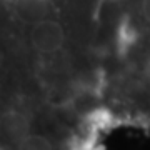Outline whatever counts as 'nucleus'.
Instances as JSON below:
<instances>
[{
    "mask_svg": "<svg viewBox=\"0 0 150 150\" xmlns=\"http://www.w3.org/2000/svg\"><path fill=\"white\" fill-rule=\"evenodd\" d=\"M30 40L40 52H54L64 42V30L54 20H40L33 23Z\"/></svg>",
    "mask_w": 150,
    "mask_h": 150,
    "instance_id": "obj_1",
    "label": "nucleus"
},
{
    "mask_svg": "<svg viewBox=\"0 0 150 150\" xmlns=\"http://www.w3.org/2000/svg\"><path fill=\"white\" fill-rule=\"evenodd\" d=\"M17 13L27 22H37L43 20L45 13V4L42 0H18L17 2Z\"/></svg>",
    "mask_w": 150,
    "mask_h": 150,
    "instance_id": "obj_2",
    "label": "nucleus"
},
{
    "mask_svg": "<svg viewBox=\"0 0 150 150\" xmlns=\"http://www.w3.org/2000/svg\"><path fill=\"white\" fill-rule=\"evenodd\" d=\"M22 150H54L52 145L42 135H30L22 144Z\"/></svg>",
    "mask_w": 150,
    "mask_h": 150,
    "instance_id": "obj_3",
    "label": "nucleus"
},
{
    "mask_svg": "<svg viewBox=\"0 0 150 150\" xmlns=\"http://www.w3.org/2000/svg\"><path fill=\"white\" fill-rule=\"evenodd\" d=\"M142 15L150 23V0H144L142 2Z\"/></svg>",
    "mask_w": 150,
    "mask_h": 150,
    "instance_id": "obj_4",
    "label": "nucleus"
},
{
    "mask_svg": "<svg viewBox=\"0 0 150 150\" xmlns=\"http://www.w3.org/2000/svg\"><path fill=\"white\" fill-rule=\"evenodd\" d=\"M149 57H150V52H149Z\"/></svg>",
    "mask_w": 150,
    "mask_h": 150,
    "instance_id": "obj_5",
    "label": "nucleus"
}]
</instances>
